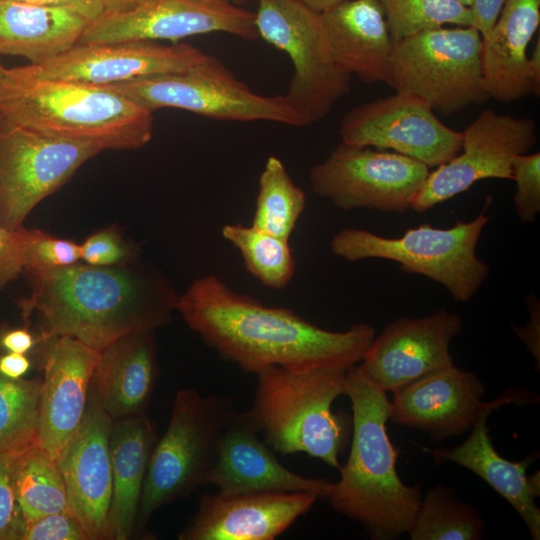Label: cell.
Segmentation results:
<instances>
[{
  "mask_svg": "<svg viewBox=\"0 0 540 540\" xmlns=\"http://www.w3.org/2000/svg\"><path fill=\"white\" fill-rule=\"evenodd\" d=\"M46 342L38 444L57 459L84 418L100 351L70 336Z\"/></svg>",
  "mask_w": 540,
  "mask_h": 540,
  "instance_id": "ffe728a7",
  "label": "cell"
},
{
  "mask_svg": "<svg viewBox=\"0 0 540 540\" xmlns=\"http://www.w3.org/2000/svg\"><path fill=\"white\" fill-rule=\"evenodd\" d=\"M238 410L230 397L179 390L170 420L154 446L143 483L135 530L159 508L206 484L218 440Z\"/></svg>",
  "mask_w": 540,
  "mask_h": 540,
  "instance_id": "52a82bcc",
  "label": "cell"
},
{
  "mask_svg": "<svg viewBox=\"0 0 540 540\" xmlns=\"http://www.w3.org/2000/svg\"><path fill=\"white\" fill-rule=\"evenodd\" d=\"M19 540H89L78 518L71 510L23 520Z\"/></svg>",
  "mask_w": 540,
  "mask_h": 540,
  "instance_id": "74e56055",
  "label": "cell"
},
{
  "mask_svg": "<svg viewBox=\"0 0 540 540\" xmlns=\"http://www.w3.org/2000/svg\"><path fill=\"white\" fill-rule=\"evenodd\" d=\"M485 523L476 509L459 500L447 486L439 485L422 496L409 531L412 540H479Z\"/></svg>",
  "mask_w": 540,
  "mask_h": 540,
  "instance_id": "4dcf8cb0",
  "label": "cell"
},
{
  "mask_svg": "<svg viewBox=\"0 0 540 540\" xmlns=\"http://www.w3.org/2000/svg\"><path fill=\"white\" fill-rule=\"evenodd\" d=\"M101 150L0 119V224L23 226L30 212Z\"/></svg>",
  "mask_w": 540,
  "mask_h": 540,
  "instance_id": "7c38bea8",
  "label": "cell"
},
{
  "mask_svg": "<svg viewBox=\"0 0 540 540\" xmlns=\"http://www.w3.org/2000/svg\"><path fill=\"white\" fill-rule=\"evenodd\" d=\"M531 72L536 83L540 84V38H537L534 50L529 57Z\"/></svg>",
  "mask_w": 540,
  "mask_h": 540,
  "instance_id": "c3c4849f",
  "label": "cell"
},
{
  "mask_svg": "<svg viewBox=\"0 0 540 540\" xmlns=\"http://www.w3.org/2000/svg\"><path fill=\"white\" fill-rule=\"evenodd\" d=\"M429 167L397 152L340 143L309 171L312 190L342 210L403 213L420 190Z\"/></svg>",
  "mask_w": 540,
  "mask_h": 540,
  "instance_id": "8fae6325",
  "label": "cell"
},
{
  "mask_svg": "<svg viewBox=\"0 0 540 540\" xmlns=\"http://www.w3.org/2000/svg\"><path fill=\"white\" fill-rule=\"evenodd\" d=\"M341 142L392 150L438 167L460 152L462 132L442 123L421 98L395 94L351 108L341 119Z\"/></svg>",
  "mask_w": 540,
  "mask_h": 540,
  "instance_id": "5bb4252c",
  "label": "cell"
},
{
  "mask_svg": "<svg viewBox=\"0 0 540 540\" xmlns=\"http://www.w3.org/2000/svg\"><path fill=\"white\" fill-rule=\"evenodd\" d=\"M505 0H474L470 9L473 14V27L485 36L493 27Z\"/></svg>",
  "mask_w": 540,
  "mask_h": 540,
  "instance_id": "7bdbcfd3",
  "label": "cell"
},
{
  "mask_svg": "<svg viewBox=\"0 0 540 540\" xmlns=\"http://www.w3.org/2000/svg\"><path fill=\"white\" fill-rule=\"evenodd\" d=\"M256 376L248 412L274 452H302L340 469L338 457L347 446L352 418L334 413L332 404L344 393L346 370L270 366Z\"/></svg>",
  "mask_w": 540,
  "mask_h": 540,
  "instance_id": "5b68a950",
  "label": "cell"
},
{
  "mask_svg": "<svg viewBox=\"0 0 540 540\" xmlns=\"http://www.w3.org/2000/svg\"><path fill=\"white\" fill-rule=\"evenodd\" d=\"M104 13H120L134 9L148 0H103Z\"/></svg>",
  "mask_w": 540,
  "mask_h": 540,
  "instance_id": "bcb514c9",
  "label": "cell"
},
{
  "mask_svg": "<svg viewBox=\"0 0 540 540\" xmlns=\"http://www.w3.org/2000/svg\"><path fill=\"white\" fill-rule=\"evenodd\" d=\"M512 176L516 182L515 212L521 222H534L540 212V153L515 156Z\"/></svg>",
  "mask_w": 540,
  "mask_h": 540,
  "instance_id": "d590c367",
  "label": "cell"
},
{
  "mask_svg": "<svg viewBox=\"0 0 540 540\" xmlns=\"http://www.w3.org/2000/svg\"><path fill=\"white\" fill-rule=\"evenodd\" d=\"M38 344V338L25 328H8L0 331V351L27 354Z\"/></svg>",
  "mask_w": 540,
  "mask_h": 540,
  "instance_id": "60d3db41",
  "label": "cell"
},
{
  "mask_svg": "<svg viewBox=\"0 0 540 540\" xmlns=\"http://www.w3.org/2000/svg\"><path fill=\"white\" fill-rule=\"evenodd\" d=\"M305 203V192L292 181L283 162L268 157L259 177L251 226L289 240Z\"/></svg>",
  "mask_w": 540,
  "mask_h": 540,
  "instance_id": "f546056e",
  "label": "cell"
},
{
  "mask_svg": "<svg viewBox=\"0 0 540 540\" xmlns=\"http://www.w3.org/2000/svg\"><path fill=\"white\" fill-rule=\"evenodd\" d=\"M530 322L524 328H514L515 333L526 345L527 349L533 354L537 361V370H539L540 347H539V301L533 296L529 299Z\"/></svg>",
  "mask_w": 540,
  "mask_h": 540,
  "instance_id": "ee69618b",
  "label": "cell"
},
{
  "mask_svg": "<svg viewBox=\"0 0 540 540\" xmlns=\"http://www.w3.org/2000/svg\"><path fill=\"white\" fill-rule=\"evenodd\" d=\"M540 0H505L491 30L482 37L484 87L490 99L510 103L538 96L528 45L539 28Z\"/></svg>",
  "mask_w": 540,
  "mask_h": 540,
  "instance_id": "cb8c5ba5",
  "label": "cell"
},
{
  "mask_svg": "<svg viewBox=\"0 0 540 540\" xmlns=\"http://www.w3.org/2000/svg\"><path fill=\"white\" fill-rule=\"evenodd\" d=\"M42 378L0 375V452L19 454L38 444Z\"/></svg>",
  "mask_w": 540,
  "mask_h": 540,
  "instance_id": "1f68e13d",
  "label": "cell"
},
{
  "mask_svg": "<svg viewBox=\"0 0 540 540\" xmlns=\"http://www.w3.org/2000/svg\"><path fill=\"white\" fill-rule=\"evenodd\" d=\"M5 70H6V68L2 65V63L0 61V82H1V80L3 78Z\"/></svg>",
  "mask_w": 540,
  "mask_h": 540,
  "instance_id": "f907efd6",
  "label": "cell"
},
{
  "mask_svg": "<svg viewBox=\"0 0 540 540\" xmlns=\"http://www.w3.org/2000/svg\"><path fill=\"white\" fill-rule=\"evenodd\" d=\"M154 331H136L100 351L92 387L114 421L146 414L158 376Z\"/></svg>",
  "mask_w": 540,
  "mask_h": 540,
  "instance_id": "484cf974",
  "label": "cell"
},
{
  "mask_svg": "<svg viewBox=\"0 0 540 540\" xmlns=\"http://www.w3.org/2000/svg\"><path fill=\"white\" fill-rule=\"evenodd\" d=\"M343 394L351 401L352 444L326 499L334 510L363 524L372 539H396L411 530L422 492L419 485H405L397 473L398 450L386 426L391 401L357 364L346 370Z\"/></svg>",
  "mask_w": 540,
  "mask_h": 540,
  "instance_id": "3957f363",
  "label": "cell"
},
{
  "mask_svg": "<svg viewBox=\"0 0 540 540\" xmlns=\"http://www.w3.org/2000/svg\"><path fill=\"white\" fill-rule=\"evenodd\" d=\"M14 1L43 6L68 7L85 16L90 22L95 21L104 14L103 0H0Z\"/></svg>",
  "mask_w": 540,
  "mask_h": 540,
  "instance_id": "b9f144b4",
  "label": "cell"
},
{
  "mask_svg": "<svg viewBox=\"0 0 540 540\" xmlns=\"http://www.w3.org/2000/svg\"><path fill=\"white\" fill-rule=\"evenodd\" d=\"M89 24L72 8L0 1V56L44 63L77 44Z\"/></svg>",
  "mask_w": 540,
  "mask_h": 540,
  "instance_id": "83f0119b",
  "label": "cell"
},
{
  "mask_svg": "<svg viewBox=\"0 0 540 540\" xmlns=\"http://www.w3.org/2000/svg\"><path fill=\"white\" fill-rule=\"evenodd\" d=\"M104 87L151 111L175 108L215 120L307 126L285 94L267 96L254 92L211 55L184 72Z\"/></svg>",
  "mask_w": 540,
  "mask_h": 540,
  "instance_id": "9c48e42d",
  "label": "cell"
},
{
  "mask_svg": "<svg viewBox=\"0 0 540 540\" xmlns=\"http://www.w3.org/2000/svg\"><path fill=\"white\" fill-rule=\"evenodd\" d=\"M300 1L304 3L311 10L317 13H323L347 0H300Z\"/></svg>",
  "mask_w": 540,
  "mask_h": 540,
  "instance_id": "7dc6e473",
  "label": "cell"
},
{
  "mask_svg": "<svg viewBox=\"0 0 540 540\" xmlns=\"http://www.w3.org/2000/svg\"><path fill=\"white\" fill-rule=\"evenodd\" d=\"M13 481L23 520L70 510L57 459L39 444L15 455Z\"/></svg>",
  "mask_w": 540,
  "mask_h": 540,
  "instance_id": "f1b7e54d",
  "label": "cell"
},
{
  "mask_svg": "<svg viewBox=\"0 0 540 540\" xmlns=\"http://www.w3.org/2000/svg\"><path fill=\"white\" fill-rule=\"evenodd\" d=\"M176 310L222 359L255 374L270 366L347 370L362 361L376 336L367 323L343 332L320 328L290 309L233 291L215 275L196 279L178 296Z\"/></svg>",
  "mask_w": 540,
  "mask_h": 540,
  "instance_id": "6da1fadb",
  "label": "cell"
},
{
  "mask_svg": "<svg viewBox=\"0 0 540 540\" xmlns=\"http://www.w3.org/2000/svg\"><path fill=\"white\" fill-rule=\"evenodd\" d=\"M521 399L520 392H506L492 402H484L470 435L463 443L428 452L435 464L453 462L482 478L516 510L531 538L539 540L540 509L535 501L540 496L539 472L530 476L526 472L537 456L528 455L519 462L507 460L494 448L487 424L492 411L502 405L518 403Z\"/></svg>",
  "mask_w": 540,
  "mask_h": 540,
  "instance_id": "603a6c76",
  "label": "cell"
},
{
  "mask_svg": "<svg viewBox=\"0 0 540 540\" xmlns=\"http://www.w3.org/2000/svg\"><path fill=\"white\" fill-rule=\"evenodd\" d=\"M112 422L91 386L81 425L57 458L70 510L81 522L89 540H110Z\"/></svg>",
  "mask_w": 540,
  "mask_h": 540,
  "instance_id": "ac0fdd59",
  "label": "cell"
},
{
  "mask_svg": "<svg viewBox=\"0 0 540 540\" xmlns=\"http://www.w3.org/2000/svg\"><path fill=\"white\" fill-rule=\"evenodd\" d=\"M30 359L26 354L16 352L0 353V375L10 379H20L29 371Z\"/></svg>",
  "mask_w": 540,
  "mask_h": 540,
  "instance_id": "f6af8a7d",
  "label": "cell"
},
{
  "mask_svg": "<svg viewBox=\"0 0 540 540\" xmlns=\"http://www.w3.org/2000/svg\"><path fill=\"white\" fill-rule=\"evenodd\" d=\"M461 4L467 7H471L474 0H458Z\"/></svg>",
  "mask_w": 540,
  "mask_h": 540,
  "instance_id": "681fc988",
  "label": "cell"
},
{
  "mask_svg": "<svg viewBox=\"0 0 540 540\" xmlns=\"http://www.w3.org/2000/svg\"><path fill=\"white\" fill-rule=\"evenodd\" d=\"M221 234L243 258L246 269L264 286L283 289L295 273L289 240L242 224H226Z\"/></svg>",
  "mask_w": 540,
  "mask_h": 540,
  "instance_id": "d6a6232c",
  "label": "cell"
},
{
  "mask_svg": "<svg viewBox=\"0 0 540 540\" xmlns=\"http://www.w3.org/2000/svg\"><path fill=\"white\" fill-rule=\"evenodd\" d=\"M81 248V260L93 266H119L133 262L136 247L126 241L115 228H106L90 235Z\"/></svg>",
  "mask_w": 540,
  "mask_h": 540,
  "instance_id": "8d00e7d4",
  "label": "cell"
},
{
  "mask_svg": "<svg viewBox=\"0 0 540 540\" xmlns=\"http://www.w3.org/2000/svg\"><path fill=\"white\" fill-rule=\"evenodd\" d=\"M484 393L485 385L475 373L453 364L394 391L389 420L442 441L471 430Z\"/></svg>",
  "mask_w": 540,
  "mask_h": 540,
  "instance_id": "7402d4cb",
  "label": "cell"
},
{
  "mask_svg": "<svg viewBox=\"0 0 540 540\" xmlns=\"http://www.w3.org/2000/svg\"><path fill=\"white\" fill-rule=\"evenodd\" d=\"M208 55L179 42L77 43L44 63L28 64L25 68L40 77L105 86L184 72L202 63Z\"/></svg>",
  "mask_w": 540,
  "mask_h": 540,
  "instance_id": "2e32d148",
  "label": "cell"
},
{
  "mask_svg": "<svg viewBox=\"0 0 540 540\" xmlns=\"http://www.w3.org/2000/svg\"><path fill=\"white\" fill-rule=\"evenodd\" d=\"M461 328L460 316L445 309L420 318H399L375 336L359 367L379 388L393 393L453 365L449 347Z\"/></svg>",
  "mask_w": 540,
  "mask_h": 540,
  "instance_id": "e0dca14e",
  "label": "cell"
},
{
  "mask_svg": "<svg viewBox=\"0 0 540 540\" xmlns=\"http://www.w3.org/2000/svg\"><path fill=\"white\" fill-rule=\"evenodd\" d=\"M489 216L482 211L469 222L446 229L422 224L389 238L368 230L345 228L330 241L331 252L348 262L377 258L398 263L406 273L423 275L444 286L459 302H468L490 273L476 256Z\"/></svg>",
  "mask_w": 540,
  "mask_h": 540,
  "instance_id": "8992f818",
  "label": "cell"
},
{
  "mask_svg": "<svg viewBox=\"0 0 540 540\" xmlns=\"http://www.w3.org/2000/svg\"><path fill=\"white\" fill-rule=\"evenodd\" d=\"M335 64L366 84H390L393 48L379 0H347L320 13Z\"/></svg>",
  "mask_w": 540,
  "mask_h": 540,
  "instance_id": "d4e9b609",
  "label": "cell"
},
{
  "mask_svg": "<svg viewBox=\"0 0 540 540\" xmlns=\"http://www.w3.org/2000/svg\"><path fill=\"white\" fill-rule=\"evenodd\" d=\"M23 270V246L20 228L8 230L0 224V291Z\"/></svg>",
  "mask_w": 540,
  "mask_h": 540,
  "instance_id": "ab89813d",
  "label": "cell"
},
{
  "mask_svg": "<svg viewBox=\"0 0 540 540\" xmlns=\"http://www.w3.org/2000/svg\"><path fill=\"white\" fill-rule=\"evenodd\" d=\"M259 435L249 412L238 411L218 440L206 484L220 492H308L326 499L332 482L287 469Z\"/></svg>",
  "mask_w": 540,
  "mask_h": 540,
  "instance_id": "44dd1931",
  "label": "cell"
},
{
  "mask_svg": "<svg viewBox=\"0 0 540 540\" xmlns=\"http://www.w3.org/2000/svg\"><path fill=\"white\" fill-rule=\"evenodd\" d=\"M536 142L532 119L482 111L462 132V153L429 172L411 208L425 212L483 179H512L514 157L526 154Z\"/></svg>",
  "mask_w": 540,
  "mask_h": 540,
  "instance_id": "4fadbf2b",
  "label": "cell"
},
{
  "mask_svg": "<svg viewBox=\"0 0 540 540\" xmlns=\"http://www.w3.org/2000/svg\"><path fill=\"white\" fill-rule=\"evenodd\" d=\"M254 13L258 36L291 60L286 97L307 125L322 120L349 92L351 76L333 61L321 14L300 0H258Z\"/></svg>",
  "mask_w": 540,
  "mask_h": 540,
  "instance_id": "30bf717a",
  "label": "cell"
},
{
  "mask_svg": "<svg viewBox=\"0 0 540 540\" xmlns=\"http://www.w3.org/2000/svg\"><path fill=\"white\" fill-rule=\"evenodd\" d=\"M25 272L57 268L81 260V248L70 240L60 239L38 229L20 227Z\"/></svg>",
  "mask_w": 540,
  "mask_h": 540,
  "instance_id": "e575fe53",
  "label": "cell"
},
{
  "mask_svg": "<svg viewBox=\"0 0 540 540\" xmlns=\"http://www.w3.org/2000/svg\"><path fill=\"white\" fill-rule=\"evenodd\" d=\"M482 37L473 26L437 28L393 42L390 84L433 111L453 115L490 100L482 73Z\"/></svg>",
  "mask_w": 540,
  "mask_h": 540,
  "instance_id": "ba28073f",
  "label": "cell"
},
{
  "mask_svg": "<svg viewBox=\"0 0 540 540\" xmlns=\"http://www.w3.org/2000/svg\"><path fill=\"white\" fill-rule=\"evenodd\" d=\"M214 32L259 38L255 13L230 0H148L132 10L104 13L78 43L180 40Z\"/></svg>",
  "mask_w": 540,
  "mask_h": 540,
  "instance_id": "9a60e30c",
  "label": "cell"
},
{
  "mask_svg": "<svg viewBox=\"0 0 540 540\" xmlns=\"http://www.w3.org/2000/svg\"><path fill=\"white\" fill-rule=\"evenodd\" d=\"M14 457L0 452V540H19L23 524L14 490Z\"/></svg>",
  "mask_w": 540,
  "mask_h": 540,
  "instance_id": "f35d334b",
  "label": "cell"
},
{
  "mask_svg": "<svg viewBox=\"0 0 540 540\" xmlns=\"http://www.w3.org/2000/svg\"><path fill=\"white\" fill-rule=\"evenodd\" d=\"M0 119L38 133L102 150H133L153 135V111L104 86L40 77L6 68Z\"/></svg>",
  "mask_w": 540,
  "mask_h": 540,
  "instance_id": "277c9868",
  "label": "cell"
},
{
  "mask_svg": "<svg viewBox=\"0 0 540 540\" xmlns=\"http://www.w3.org/2000/svg\"><path fill=\"white\" fill-rule=\"evenodd\" d=\"M393 42L446 24L473 26L470 7L458 0H379Z\"/></svg>",
  "mask_w": 540,
  "mask_h": 540,
  "instance_id": "836d02e7",
  "label": "cell"
},
{
  "mask_svg": "<svg viewBox=\"0 0 540 540\" xmlns=\"http://www.w3.org/2000/svg\"><path fill=\"white\" fill-rule=\"evenodd\" d=\"M308 492L204 494L179 540H273L314 505Z\"/></svg>",
  "mask_w": 540,
  "mask_h": 540,
  "instance_id": "d6986e66",
  "label": "cell"
},
{
  "mask_svg": "<svg viewBox=\"0 0 540 540\" xmlns=\"http://www.w3.org/2000/svg\"><path fill=\"white\" fill-rule=\"evenodd\" d=\"M230 1L233 2L234 4L238 5L239 3H242V2H244L246 0H230Z\"/></svg>",
  "mask_w": 540,
  "mask_h": 540,
  "instance_id": "816d5d0a",
  "label": "cell"
},
{
  "mask_svg": "<svg viewBox=\"0 0 540 540\" xmlns=\"http://www.w3.org/2000/svg\"><path fill=\"white\" fill-rule=\"evenodd\" d=\"M157 439L146 414L112 422L109 446L113 487L108 516L112 540H127L133 535L143 483Z\"/></svg>",
  "mask_w": 540,
  "mask_h": 540,
  "instance_id": "4316f807",
  "label": "cell"
},
{
  "mask_svg": "<svg viewBox=\"0 0 540 540\" xmlns=\"http://www.w3.org/2000/svg\"><path fill=\"white\" fill-rule=\"evenodd\" d=\"M23 274L31 291L17 304L26 325L37 317L38 343L70 336L101 351L126 334L167 325L176 310L178 296L169 282L132 262H77Z\"/></svg>",
  "mask_w": 540,
  "mask_h": 540,
  "instance_id": "7a4b0ae2",
  "label": "cell"
}]
</instances>
